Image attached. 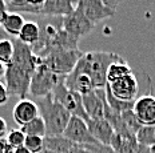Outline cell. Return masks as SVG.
Instances as JSON below:
<instances>
[{"mask_svg":"<svg viewBox=\"0 0 155 153\" xmlns=\"http://www.w3.org/2000/svg\"><path fill=\"white\" fill-rule=\"evenodd\" d=\"M138 145L139 142L135 136H122L119 133H115L110 144L116 153H135Z\"/></svg>","mask_w":155,"mask_h":153,"instance_id":"cell-16","label":"cell"},{"mask_svg":"<svg viewBox=\"0 0 155 153\" xmlns=\"http://www.w3.org/2000/svg\"><path fill=\"white\" fill-rule=\"evenodd\" d=\"M24 146L31 153H41V152L44 151V137L25 136Z\"/></svg>","mask_w":155,"mask_h":153,"instance_id":"cell-26","label":"cell"},{"mask_svg":"<svg viewBox=\"0 0 155 153\" xmlns=\"http://www.w3.org/2000/svg\"><path fill=\"white\" fill-rule=\"evenodd\" d=\"M2 27L4 30V32L11 36H19L21 28L25 24L24 17L21 16V14L18 12H8L7 16L4 17V20L2 21Z\"/></svg>","mask_w":155,"mask_h":153,"instance_id":"cell-17","label":"cell"},{"mask_svg":"<svg viewBox=\"0 0 155 153\" xmlns=\"http://www.w3.org/2000/svg\"><path fill=\"white\" fill-rule=\"evenodd\" d=\"M130 75H134V71H132V68L127 64V61L123 57H120V59H118L110 65L107 71V83H112Z\"/></svg>","mask_w":155,"mask_h":153,"instance_id":"cell-18","label":"cell"},{"mask_svg":"<svg viewBox=\"0 0 155 153\" xmlns=\"http://www.w3.org/2000/svg\"><path fill=\"white\" fill-rule=\"evenodd\" d=\"M20 130L25 136H39V137H46L47 136V129H46V123L40 116L35 117L30 123L24 124L20 126Z\"/></svg>","mask_w":155,"mask_h":153,"instance_id":"cell-21","label":"cell"},{"mask_svg":"<svg viewBox=\"0 0 155 153\" xmlns=\"http://www.w3.org/2000/svg\"><path fill=\"white\" fill-rule=\"evenodd\" d=\"M14 57V41L9 39L0 40V61L7 67Z\"/></svg>","mask_w":155,"mask_h":153,"instance_id":"cell-23","label":"cell"},{"mask_svg":"<svg viewBox=\"0 0 155 153\" xmlns=\"http://www.w3.org/2000/svg\"><path fill=\"white\" fill-rule=\"evenodd\" d=\"M36 105L39 116L46 123L47 136H62L70 119L72 117L71 113L59 103H56L51 95L38 98Z\"/></svg>","mask_w":155,"mask_h":153,"instance_id":"cell-3","label":"cell"},{"mask_svg":"<svg viewBox=\"0 0 155 153\" xmlns=\"http://www.w3.org/2000/svg\"><path fill=\"white\" fill-rule=\"evenodd\" d=\"M87 126H88V130H90V133H91V136L99 142V144L110 146L115 132L107 120H104V119L88 120L87 121Z\"/></svg>","mask_w":155,"mask_h":153,"instance_id":"cell-15","label":"cell"},{"mask_svg":"<svg viewBox=\"0 0 155 153\" xmlns=\"http://www.w3.org/2000/svg\"><path fill=\"white\" fill-rule=\"evenodd\" d=\"M132 112L135 113V116L139 119V121L143 125L155 124V96L151 93V84L146 95L137 97Z\"/></svg>","mask_w":155,"mask_h":153,"instance_id":"cell-12","label":"cell"},{"mask_svg":"<svg viewBox=\"0 0 155 153\" xmlns=\"http://www.w3.org/2000/svg\"><path fill=\"white\" fill-rule=\"evenodd\" d=\"M82 56L83 52L80 49H56L50 52L43 59L38 57V63L47 65L51 71L58 75L67 76L74 71Z\"/></svg>","mask_w":155,"mask_h":153,"instance_id":"cell-4","label":"cell"},{"mask_svg":"<svg viewBox=\"0 0 155 153\" xmlns=\"http://www.w3.org/2000/svg\"><path fill=\"white\" fill-rule=\"evenodd\" d=\"M66 80V79H64ZM51 96L56 103H59L63 108H66L67 111L71 113V116L79 117V119L88 121V116H87L84 107H83L82 101V95H79L75 91H71L66 87L64 81H62L56 88L54 89V92L51 93Z\"/></svg>","mask_w":155,"mask_h":153,"instance_id":"cell-6","label":"cell"},{"mask_svg":"<svg viewBox=\"0 0 155 153\" xmlns=\"http://www.w3.org/2000/svg\"><path fill=\"white\" fill-rule=\"evenodd\" d=\"M135 153H151L150 146L139 144V145H138V148H137V151H135Z\"/></svg>","mask_w":155,"mask_h":153,"instance_id":"cell-33","label":"cell"},{"mask_svg":"<svg viewBox=\"0 0 155 153\" xmlns=\"http://www.w3.org/2000/svg\"><path fill=\"white\" fill-rule=\"evenodd\" d=\"M150 151H151V153H155V145L151 146V148H150Z\"/></svg>","mask_w":155,"mask_h":153,"instance_id":"cell-38","label":"cell"},{"mask_svg":"<svg viewBox=\"0 0 155 153\" xmlns=\"http://www.w3.org/2000/svg\"><path fill=\"white\" fill-rule=\"evenodd\" d=\"M7 14H8V9H7V5H5V2L4 0H0V23L4 20Z\"/></svg>","mask_w":155,"mask_h":153,"instance_id":"cell-32","label":"cell"},{"mask_svg":"<svg viewBox=\"0 0 155 153\" xmlns=\"http://www.w3.org/2000/svg\"><path fill=\"white\" fill-rule=\"evenodd\" d=\"M63 136L78 145H96L99 144L95 139L91 136L87 126V121L72 116L67 124L66 129L63 132Z\"/></svg>","mask_w":155,"mask_h":153,"instance_id":"cell-8","label":"cell"},{"mask_svg":"<svg viewBox=\"0 0 155 153\" xmlns=\"http://www.w3.org/2000/svg\"><path fill=\"white\" fill-rule=\"evenodd\" d=\"M64 79H66V76L58 75V73L51 71L47 65L38 63V67L31 79L30 93L38 98L46 97L52 93L54 89L62 81H64Z\"/></svg>","mask_w":155,"mask_h":153,"instance_id":"cell-5","label":"cell"},{"mask_svg":"<svg viewBox=\"0 0 155 153\" xmlns=\"http://www.w3.org/2000/svg\"><path fill=\"white\" fill-rule=\"evenodd\" d=\"M135 137H137V141L139 144L151 148L153 145H155V124H153V125H143L138 130Z\"/></svg>","mask_w":155,"mask_h":153,"instance_id":"cell-22","label":"cell"},{"mask_svg":"<svg viewBox=\"0 0 155 153\" xmlns=\"http://www.w3.org/2000/svg\"><path fill=\"white\" fill-rule=\"evenodd\" d=\"M122 119H123V123L126 125V128L130 133L132 135H137L138 130H139L142 126H143V124L139 121L137 116H135V113L132 112V111H127V112H123L122 113Z\"/></svg>","mask_w":155,"mask_h":153,"instance_id":"cell-24","label":"cell"},{"mask_svg":"<svg viewBox=\"0 0 155 153\" xmlns=\"http://www.w3.org/2000/svg\"><path fill=\"white\" fill-rule=\"evenodd\" d=\"M67 153H95L90 148V145H78V144H74L71 148L68 149Z\"/></svg>","mask_w":155,"mask_h":153,"instance_id":"cell-27","label":"cell"},{"mask_svg":"<svg viewBox=\"0 0 155 153\" xmlns=\"http://www.w3.org/2000/svg\"><path fill=\"white\" fill-rule=\"evenodd\" d=\"M75 8L80 9L84 16L95 25L115 15V9L110 7L104 0H76Z\"/></svg>","mask_w":155,"mask_h":153,"instance_id":"cell-7","label":"cell"},{"mask_svg":"<svg viewBox=\"0 0 155 153\" xmlns=\"http://www.w3.org/2000/svg\"><path fill=\"white\" fill-rule=\"evenodd\" d=\"M62 23H63L64 31L79 40L82 39L83 36L88 35L94 28H95V24H92L91 21L84 16V14L78 8L74 9V12L70 14L68 16H64Z\"/></svg>","mask_w":155,"mask_h":153,"instance_id":"cell-9","label":"cell"},{"mask_svg":"<svg viewBox=\"0 0 155 153\" xmlns=\"http://www.w3.org/2000/svg\"><path fill=\"white\" fill-rule=\"evenodd\" d=\"M38 67V56L32 52V48L21 43L19 39L14 40V57L5 67V88L9 96L27 98L30 93L31 79Z\"/></svg>","mask_w":155,"mask_h":153,"instance_id":"cell-1","label":"cell"},{"mask_svg":"<svg viewBox=\"0 0 155 153\" xmlns=\"http://www.w3.org/2000/svg\"><path fill=\"white\" fill-rule=\"evenodd\" d=\"M74 145L72 141L62 136H46L44 137V149L55 153H67Z\"/></svg>","mask_w":155,"mask_h":153,"instance_id":"cell-20","label":"cell"},{"mask_svg":"<svg viewBox=\"0 0 155 153\" xmlns=\"http://www.w3.org/2000/svg\"><path fill=\"white\" fill-rule=\"evenodd\" d=\"M8 91L7 88H5V84H3L2 81H0V105H4L8 103Z\"/></svg>","mask_w":155,"mask_h":153,"instance_id":"cell-30","label":"cell"},{"mask_svg":"<svg viewBox=\"0 0 155 153\" xmlns=\"http://www.w3.org/2000/svg\"><path fill=\"white\" fill-rule=\"evenodd\" d=\"M122 2H123V0H120V3H122Z\"/></svg>","mask_w":155,"mask_h":153,"instance_id":"cell-40","label":"cell"},{"mask_svg":"<svg viewBox=\"0 0 155 153\" xmlns=\"http://www.w3.org/2000/svg\"><path fill=\"white\" fill-rule=\"evenodd\" d=\"M74 2H75V4H76V0H74ZM104 2L107 3L111 8H114V9H116V7L120 4V0H104Z\"/></svg>","mask_w":155,"mask_h":153,"instance_id":"cell-34","label":"cell"},{"mask_svg":"<svg viewBox=\"0 0 155 153\" xmlns=\"http://www.w3.org/2000/svg\"><path fill=\"white\" fill-rule=\"evenodd\" d=\"M39 37H40V28H39V24L35 23V21H25V24L21 28L20 33H19L18 39L21 41V43L27 44L30 47H34L35 44L39 41Z\"/></svg>","mask_w":155,"mask_h":153,"instance_id":"cell-19","label":"cell"},{"mask_svg":"<svg viewBox=\"0 0 155 153\" xmlns=\"http://www.w3.org/2000/svg\"><path fill=\"white\" fill-rule=\"evenodd\" d=\"M5 141L9 146H12L14 149L23 146L25 141V135L21 132L20 129H11L8 130L7 136H5Z\"/></svg>","mask_w":155,"mask_h":153,"instance_id":"cell-25","label":"cell"},{"mask_svg":"<svg viewBox=\"0 0 155 153\" xmlns=\"http://www.w3.org/2000/svg\"><path fill=\"white\" fill-rule=\"evenodd\" d=\"M83 107L90 120L104 119V101H106V87L94 89L92 92L82 96Z\"/></svg>","mask_w":155,"mask_h":153,"instance_id":"cell-11","label":"cell"},{"mask_svg":"<svg viewBox=\"0 0 155 153\" xmlns=\"http://www.w3.org/2000/svg\"><path fill=\"white\" fill-rule=\"evenodd\" d=\"M41 153H55V152H51V151H47V149H44V151L41 152Z\"/></svg>","mask_w":155,"mask_h":153,"instance_id":"cell-39","label":"cell"},{"mask_svg":"<svg viewBox=\"0 0 155 153\" xmlns=\"http://www.w3.org/2000/svg\"><path fill=\"white\" fill-rule=\"evenodd\" d=\"M76 4L74 0H46L41 8L43 17H64L72 14Z\"/></svg>","mask_w":155,"mask_h":153,"instance_id":"cell-14","label":"cell"},{"mask_svg":"<svg viewBox=\"0 0 155 153\" xmlns=\"http://www.w3.org/2000/svg\"><path fill=\"white\" fill-rule=\"evenodd\" d=\"M90 148H91L95 153H116L111 146H106V145H102V144L90 145Z\"/></svg>","mask_w":155,"mask_h":153,"instance_id":"cell-28","label":"cell"},{"mask_svg":"<svg viewBox=\"0 0 155 153\" xmlns=\"http://www.w3.org/2000/svg\"><path fill=\"white\" fill-rule=\"evenodd\" d=\"M27 3L31 5L32 8L36 11V15H39L40 16L41 14V8H43L44 3H46V0H27Z\"/></svg>","mask_w":155,"mask_h":153,"instance_id":"cell-29","label":"cell"},{"mask_svg":"<svg viewBox=\"0 0 155 153\" xmlns=\"http://www.w3.org/2000/svg\"><path fill=\"white\" fill-rule=\"evenodd\" d=\"M4 73H5V65L0 61V77H3V76H4Z\"/></svg>","mask_w":155,"mask_h":153,"instance_id":"cell-36","label":"cell"},{"mask_svg":"<svg viewBox=\"0 0 155 153\" xmlns=\"http://www.w3.org/2000/svg\"><path fill=\"white\" fill-rule=\"evenodd\" d=\"M38 116H39L38 105L31 98H20L15 104L14 111H12V117H14L15 123L20 126L30 123L31 120H34Z\"/></svg>","mask_w":155,"mask_h":153,"instance_id":"cell-13","label":"cell"},{"mask_svg":"<svg viewBox=\"0 0 155 153\" xmlns=\"http://www.w3.org/2000/svg\"><path fill=\"white\" fill-rule=\"evenodd\" d=\"M120 57L122 56H119L118 53L104 52V51L86 52L79 59V61H78L72 72L87 75L91 79L95 89L104 88L107 85V71L110 65Z\"/></svg>","mask_w":155,"mask_h":153,"instance_id":"cell-2","label":"cell"},{"mask_svg":"<svg viewBox=\"0 0 155 153\" xmlns=\"http://www.w3.org/2000/svg\"><path fill=\"white\" fill-rule=\"evenodd\" d=\"M110 91L114 95V97L122 101H135L139 92V84L135 77V75H130L122 77L119 80L112 83H107Z\"/></svg>","mask_w":155,"mask_h":153,"instance_id":"cell-10","label":"cell"},{"mask_svg":"<svg viewBox=\"0 0 155 153\" xmlns=\"http://www.w3.org/2000/svg\"><path fill=\"white\" fill-rule=\"evenodd\" d=\"M15 153H31V152L23 145V146H19V148H16L15 149Z\"/></svg>","mask_w":155,"mask_h":153,"instance_id":"cell-35","label":"cell"},{"mask_svg":"<svg viewBox=\"0 0 155 153\" xmlns=\"http://www.w3.org/2000/svg\"><path fill=\"white\" fill-rule=\"evenodd\" d=\"M5 33L4 32V30H3V27H2V24H0V40H3V39H5Z\"/></svg>","mask_w":155,"mask_h":153,"instance_id":"cell-37","label":"cell"},{"mask_svg":"<svg viewBox=\"0 0 155 153\" xmlns=\"http://www.w3.org/2000/svg\"><path fill=\"white\" fill-rule=\"evenodd\" d=\"M8 133V126H7V123L3 117H0V139H5Z\"/></svg>","mask_w":155,"mask_h":153,"instance_id":"cell-31","label":"cell"}]
</instances>
